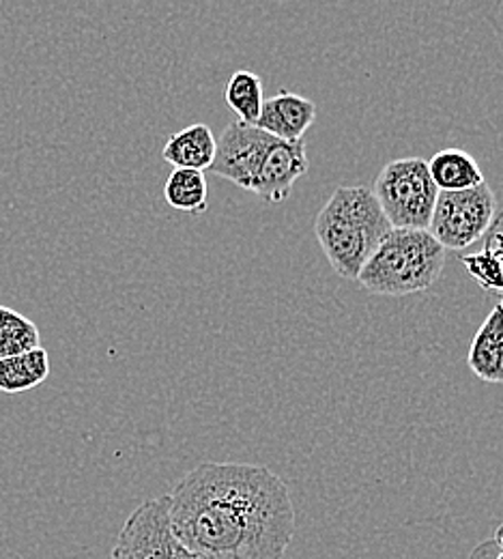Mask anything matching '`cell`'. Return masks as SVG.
<instances>
[{"mask_svg": "<svg viewBox=\"0 0 503 559\" xmlns=\"http://www.w3.org/2000/svg\"><path fill=\"white\" fill-rule=\"evenodd\" d=\"M168 499L172 534L194 559H283L297 532L290 490L263 465L201 463Z\"/></svg>", "mask_w": 503, "mask_h": 559, "instance_id": "6da1fadb", "label": "cell"}, {"mask_svg": "<svg viewBox=\"0 0 503 559\" xmlns=\"http://www.w3.org/2000/svg\"><path fill=\"white\" fill-rule=\"evenodd\" d=\"M308 166L303 140L285 142L256 126L237 121L221 130L209 170L272 205H280L308 173Z\"/></svg>", "mask_w": 503, "mask_h": 559, "instance_id": "7a4b0ae2", "label": "cell"}, {"mask_svg": "<svg viewBox=\"0 0 503 559\" xmlns=\"http://www.w3.org/2000/svg\"><path fill=\"white\" fill-rule=\"evenodd\" d=\"M392 230L372 188L340 186L314 219L316 239L338 276L358 280L383 237Z\"/></svg>", "mask_w": 503, "mask_h": 559, "instance_id": "3957f363", "label": "cell"}, {"mask_svg": "<svg viewBox=\"0 0 503 559\" xmlns=\"http://www.w3.org/2000/svg\"><path fill=\"white\" fill-rule=\"evenodd\" d=\"M443 265L445 250L429 230L392 228L361 267L358 282L376 295H414L429 290Z\"/></svg>", "mask_w": 503, "mask_h": 559, "instance_id": "277c9868", "label": "cell"}, {"mask_svg": "<svg viewBox=\"0 0 503 559\" xmlns=\"http://www.w3.org/2000/svg\"><path fill=\"white\" fill-rule=\"evenodd\" d=\"M372 194L392 228L429 230L439 190L427 159L400 157L383 166Z\"/></svg>", "mask_w": 503, "mask_h": 559, "instance_id": "5b68a950", "label": "cell"}, {"mask_svg": "<svg viewBox=\"0 0 503 559\" xmlns=\"http://www.w3.org/2000/svg\"><path fill=\"white\" fill-rule=\"evenodd\" d=\"M498 217V199L484 181L463 192H439L429 233L443 250H467L491 230Z\"/></svg>", "mask_w": 503, "mask_h": 559, "instance_id": "8992f818", "label": "cell"}, {"mask_svg": "<svg viewBox=\"0 0 503 559\" xmlns=\"http://www.w3.org/2000/svg\"><path fill=\"white\" fill-rule=\"evenodd\" d=\"M112 559H194L172 534L168 495L144 501L130 514Z\"/></svg>", "mask_w": 503, "mask_h": 559, "instance_id": "52a82bcc", "label": "cell"}, {"mask_svg": "<svg viewBox=\"0 0 503 559\" xmlns=\"http://www.w3.org/2000/svg\"><path fill=\"white\" fill-rule=\"evenodd\" d=\"M314 119L316 104L312 99L290 91H280L278 95L263 99L256 128L285 142H299L312 128Z\"/></svg>", "mask_w": 503, "mask_h": 559, "instance_id": "ba28073f", "label": "cell"}, {"mask_svg": "<svg viewBox=\"0 0 503 559\" xmlns=\"http://www.w3.org/2000/svg\"><path fill=\"white\" fill-rule=\"evenodd\" d=\"M217 139L209 126L194 123L177 134H172L164 144L161 157L179 170H199L205 173L216 159Z\"/></svg>", "mask_w": 503, "mask_h": 559, "instance_id": "9c48e42d", "label": "cell"}, {"mask_svg": "<svg viewBox=\"0 0 503 559\" xmlns=\"http://www.w3.org/2000/svg\"><path fill=\"white\" fill-rule=\"evenodd\" d=\"M467 364L487 383H503V310L498 304L469 347Z\"/></svg>", "mask_w": 503, "mask_h": 559, "instance_id": "30bf717a", "label": "cell"}, {"mask_svg": "<svg viewBox=\"0 0 503 559\" xmlns=\"http://www.w3.org/2000/svg\"><path fill=\"white\" fill-rule=\"evenodd\" d=\"M427 164L439 192H463L487 181L474 155L463 148H443L434 153Z\"/></svg>", "mask_w": 503, "mask_h": 559, "instance_id": "8fae6325", "label": "cell"}, {"mask_svg": "<svg viewBox=\"0 0 503 559\" xmlns=\"http://www.w3.org/2000/svg\"><path fill=\"white\" fill-rule=\"evenodd\" d=\"M50 374V355L44 347L0 359V392L22 394L41 385Z\"/></svg>", "mask_w": 503, "mask_h": 559, "instance_id": "7c38bea8", "label": "cell"}, {"mask_svg": "<svg viewBox=\"0 0 503 559\" xmlns=\"http://www.w3.org/2000/svg\"><path fill=\"white\" fill-rule=\"evenodd\" d=\"M224 102L241 123L256 126L263 108V80L254 71H235L224 86Z\"/></svg>", "mask_w": 503, "mask_h": 559, "instance_id": "4fadbf2b", "label": "cell"}, {"mask_svg": "<svg viewBox=\"0 0 503 559\" xmlns=\"http://www.w3.org/2000/svg\"><path fill=\"white\" fill-rule=\"evenodd\" d=\"M164 199L172 210L185 211L190 215L205 213L209 199L205 173L175 168L164 186Z\"/></svg>", "mask_w": 503, "mask_h": 559, "instance_id": "5bb4252c", "label": "cell"}, {"mask_svg": "<svg viewBox=\"0 0 503 559\" xmlns=\"http://www.w3.org/2000/svg\"><path fill=\"white\" fill-rule=\"evenodd\" d=\"M39 347L41 336L37 325L24 314L0 306V359Z\"/></svg>", "mask_w": 503, "mask_h": 559, "instance_id": "9a60e30c", "label": "cell"}, {"mask_svg": "<svg viewBox=\"0 0 503 559\" xmlns=\"http://www.w3.org/2000/svg\"><path fill=\"white\" fill-rule=\"evenodd\" d=\"M460 263L467 270V276L476 280L484 290H493V293L503 295V261L498 259L493 252L482 248L480 252L463 254Z\"/></svg>", "mask_w": 503, "mask_h": 559, "instance_id": "2e32d148", "label": "cell"}, {"mask_svg": "<svg viewBox=\"0 0 503 559\" xmlns=\"http://www.w3.org/2000/svg\"><path fill=\"white\" fill-rule=\"evenodd\" d=\"M484 250L493 252L498 259L503 261V213H500L491 226V230L487 233V241H484Z\"/></svg>", "mask_w": 503, "mask_h": 559, "instance_id": "e0dca14e", "label": "cell"}, {"mask_svg": "<svg viewBox=\"0 0 503 559\" xmlns=\"http://www.w3.org/2000/svg\"><path fill=\"white\" fill-rule=\"evenodd\" d=\"M493 543H495V545H498V547L503 551V525L498 530V534H495V540H493Z\"/></svg>", "mask_w": 503, "mask_h": 559, "instance_id": "ac0fdd59", "label": "cell"}, {"mask_svg": "<svg viewBox=\"0 0 503 559\" xmlns=\"http://www.w3.org/2000/svg\"><path fill=\"white\" fill-rule=\"evenodd\" d=\"M495 559H503V551H502V549H500V554H498V558H495Z\"/></svg>", "mask_w": 503, "mask_h": 559, "instance_id": "d6986e66", "label": "cell"}, {"mask_svg": "<svg viewBox=\"0 0 503 559\" xmlns=\"http://www.w3.org/2000/svg\"><path fill=\"white\" fill-rule=\"evenodd\" d=\"M500 306H502V310H503V295H502V301H500Z\"/></svg>", "mask_w": 503, "mask_h": 559, "instance_id": "ffe728a7", "label": "cell"}]
</instances>
